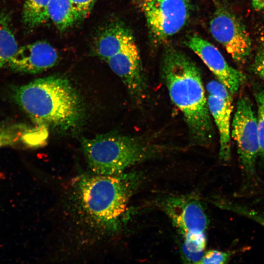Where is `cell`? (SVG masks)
Listing matches in <instances>:
<instances>
[{
  "label": "cell",
  "instance_id": "7402d4cb",
  "mask_svg": "<svg viewBox=\"0 0 264 264\" xmlns=\"http://www.w3.org/2000/svg\"><path fill=\"white\" fill-rule=\"evenodd\" d=\"M254 69L255 72L264 81V47L260 49L256 55Z\"/></svg>",
  "mask_w": 264,
  "mask_h": 264
},
{
  "label": "cell",
  "instance_id": "d6986e66",
  "mask_svg": "<svg viewBox=\"0 0 264 264\" xmlns=\"http://www.w3.org/2000/svg\"><path fill=\"white\" fill-rule=\"evenodd\" d=\"M219 206L250 218L264 226V213L240 205H235L225 201H220Z\"/></svg>",
  "mask_w": 264,
  "mask_h": 264
},
{
  "label": "cell",
  "instance_id": "5b68a950",
  "mask_svg": "<svg viewBox=\"0 0 264 264\" xmlns=\"http://www.w3.org/2000/svg\"><path fill=\"white\" fill-rule=\"evenodd\" d=\"M144 12L154 41L164 42L178 33L189 17L187 2L183 0H142Z\"/></svg>",
  "mask_w": 264,
  "mask_h": 264
},
{
  "label": "cell",
  "instance_id": "ffe728a7",
  "mask_svg": "<svg viewBox=\"0 0 264 264\" xmlns=\"http://www.w3.org/2000/svg\"><path fill=\"white\" fill-rule=\"evenodd\" d=\"M97 0H69L76 22L87 18Z\"/></svg>",
  "mask_w": 264,
  "mask_h": 264
},
{
  "label": "cell",
  "instance_id": "4fadbf2b",
  "mask_svg": "<svg viewBox=\"0 0 264 264\" xmlns=\"http://www.w3.org/2000/svg\"><path fill=\"white\" fill-rule=\"evenodd\" d=\"M134 40L132 33L124 24L113 22L98 35L93 51L97 56L106 61Z\"/></svg>",
  "mask_w": 264,
  "mask_h": 264
},
{
  "label": "cell",
  "instance_id": "277c9868",
  "mask_svg": "<svg viewBox=\"0 0 264 264\" xmlns=\"http://www.w3.org/2000/svg\"><path fill=\"white\" fill-rule=\"evenodd\" d=\"M83 152L88 167L97 175H114L162 153L161 146L140 136L110 132L92 138L82 137Z\"/></svg>",
  "mask_w": 264,
  "mask_h": 264
},
{
  "label": "cell",
  "instance_id": "d4e9b609",
  "mask_svg": "<svg viewBox=\"0 0 264 264\" xmlns=\"http://www.w3.org/2000/svg\"><path fill=\"white\" fill-rule=\"evenodd\" d=\"M141 0H139V1H141Z\"/></svg>",
  "mask_w": 264,
  "mask_h": 264
},
{
  "label": "cell",
  "instance_id": "ba28073f",
  "mask_svg": "<svg viewBox=\"0 0 264 264\" xmlns=\"http://www.w3.org/2000/svg\"><path fill=\"white\" fill-rule=\"evenodd\" d=\"M157 202L181 237L205 233L209 219L202 202L196 196H167Z\"/></svg>",
  "mask_w": 264,
  "mask_h": 264
},
{
  "label": "cell",
  "instance_id": "603a6c76",
  "mask_svg": "<svg viewBox=\"0 0 264 264\" xmlns=\"http://www.w3.org/2000/svg\"><path fill=\"white\" fill-rule=\"evenodd\" d=\"M252 4L255 10L260 11L264 8V0H252Z\"/></svg>",
  "mask_w": 264,
  "mask_h": 264
},
{
  "label": "cell",
  "instance_id": "8fae6325",
  "mask_svg": "<svg viewBox=\"0 0 264 264\" xmlns=\"http://www.w3.org/2000/svg\"><path fill=\"white\" fill-rule=\"evenodd\" d=\"M59 58L54 47L39 41L19 48L6 66L16 72L35 74L54 66Z\"/></svg>",
  "mask_w": 264,
  "mask_h": 264
},
{
  "label": "cell",
  "instance_id": "30bf717a",
  "mask_svg": "<svg viewBox=\"0 0 264 264\" xmlns=\"http://www.w3.org/2000/svg\"><path fill=\"white\" fill-rule=\"evenodd\" d=\"M186 44L201 59L218 81L223 84L231 94L238 92L245 77L241 71L227 63L216 46L196 34L188 38Z\"/></svg>",
  "mask_w": 264,
  "mask_h": 264
},
{
  "label": "cell",
  "instance_id": "8992f818",
  "mask_svg": "<svg viewBox=\"0 0 264 264\" xmlns=\"http://www.w3.org/2000/svg\"><path fill=\"white\" fill-rule=\"evenodd\" d=\"M231 136L235 141L243 171L253 176L259 153L257 120L250 100L242 97L238 101L232 123Z\"/></svg>",
  "mask_w": 264,
  "mask_h": 264
},
{
  "label": "cell",
  "instance_id": "7a4b0ae2",
  "mask_svg": "<svg viewBox=\"0 0 264 264\" xmlns=\"http://www.w3.org/2000/svg\"><path fill=\"white\" fill-rule=\"evenodd\" d=\"M15 96L35 123L59 132L75 130L85 116L81 96L70 81L61 75L36 79L20 87Z\"/></svg>",
  "mask_w": 264,
  "mask_h": 264
},
{
  "label": "cell",
  "instance_id": "e0dca14e",
  "mask_svg": "<svg viewBox=\"0 0 264 264\" xmlns=\"http://www.w3.org/2000/svg\"><path fill=\"white\" fill-rule=\"evenodd\" d=\"M48 13L49 19L60 31L76 22L69 0H49Z\"/></svg>",
  "mask_w": 264,
  "mask_h": 264
},
{
  "label": "cell",
  "instance_id": "52a82bcc",
  "mask_svg": "<svg viewBox=\"0 0 264 264\" xmlns=\"http://www.w3.org/2000/svg\"><path fill=\"white\" fill-rule=\"evenodd\" d=\"M213 38L237 63L244 62L249 56L252 42L249 33L240 19L226 7L218 5L209 23Z\"/></svg>",
  "mask_w": 264,
  "mask_h": 264
},
{
  "label": "cell",
  "instance_id": "5bb4252c",
  "mask_svg": "<svg viewBox=\"0 0 264 264\" xmlns=\"http://www.w3.org/2000/svg\"><path fill=\"white\" fill-rule=\"evenodd\" d=\"M11 21L7 11H0V68L7 65L18 49Z\"/></svg>",
  "mask_w": 264,
  "mask_h": 264
},
{
  "label": "cell",
  "instance_id": "44dd1931",
  "mask_svg": "<svg viewBox=\"0 0 264 264\" xmlns=\"http://www.w3.org/2000/svg\"><path fill=\"white\" fill-rule=\"evenodd\" d=\"M232 252L222 251L216 249L209 250L204 252L199 264H226L232 256Z\"/></svg>",
  "mask_w": 264,
  "mask_h": 264
},
{
  "label": "cell",
  "instance_id": "2e32d148",
  "mask_svg": "<svg viewBox=\"0 0 264 264\" xmlns=\"http://www.w3.org/2000/svg\"><path fill=\"white\" fill-rule=\"evenodd\" d=\"M48 2L49 0H25L22 18L28 29H32L49 20Z\"/></svg>",
  "mask_w": 264,
  "mask_h": 264
},
{
  "label": "cell",
  "instance_id": "3957f363",
  "mask_svg": "<svg viewBox=\"0 0 264 264\" xmlns=\"http://www.w3.org/2000/svg\"><path fill=\"white\" fill-rule=\"evenodd\" d=\"M143 178L137 172L81 177L76 181L72 195L76 215L94 228L110 230L122 220Z\"/></svg>",
  "mask_w": 264,
  "mask_h": 264
},
{
  "label": "cell",
  "instance_id": "ac0fdd59",
  "mask_svg": "<svg viewBox=\"0 0 264 264\" xmlns=\"http://www.w3.org/2000/svg\"><path fill=\"white\" fill-rule=\"evenodd\" d=\"M258 106L257 125L259 143V154L264 159V89L256 94Z\"/></svg>",
  "mask_w": 264,
  "mask_h": 264
},
{
  "label": "cell",
  "instance_id": "cb8c5ba5",
  "mask_svg": "<svg viewBox=\"0 0 264 264\" xmlns=\"http://www.w3.org/2000/svg\"><path fill=\"white\" fill-rule=\"evenodd\" d=\"M184 0V1H186V2H188V1H190V0Z\"/></svg>",
  "mask_w": 264,
  "mask_h": 264
},
{
  "label": "cell",
  "instance_id": "7c38bea8",
  "mask_svg": "<svg viewBox=\"0 0 264 264\" xmlns=\"http://www.w3.org/2000/svg\"><path fill=\"white\" fill-rule=\"evenodd\" d=\"M209 110L219 134V156L223 161H227L231 157L230 121L233 110L231 95L221 97L208 94Z\"/></svg>",
  "mask_w": 264,
  "mask_h": 264
},
{
  "label": "cell",
  "instance_id": "6da1fadb",
  "mask_svg": "<svg viewBox=\"0 0 264 264\" xmlns=\"http://www.w3.org/2000/svg\"><path fill=\"white\" fill-rule=\"evenodd\" d=\"M162 80L173 103L181 111L195 144L207 146L214 136L213 120L199 68L176 49L166 50L161 66Z\"/></svg>",
  "mask_w": 264,
  "mask_h": 264
},
{
  "label": "cell",
  "instance_id": "9c48e42d",
  "mask_svg": "<svg viewBox=\"0 0 264 264\" xmlns=\"http://www.w3.org/2000/svg\"><path fill=\"white\" fill-rule=\"evenodd\" d=\"M106 62L121 79L132 99L140 102L146 93L147 84L134 40Z\"/></svg>",
  "mask_w": 264,
  "mask_h": 264
},
{
  "label": "cell",
  "instance_id": "9a60e30c",
  "mask_svg": "<svg viewBox=\"0 0 264 264\" xmlns=\"http://www.w3.org/2000/svg\"><path fill=\"white\" fill-rule=\"evenodd\" d=\"M182 238L179 247L181 260L185 263L199 264L207 244L205 233L192 234Z\"/></svg>",
  "mask_w": 264,
  "mask_h": 264
}]
</instances>
